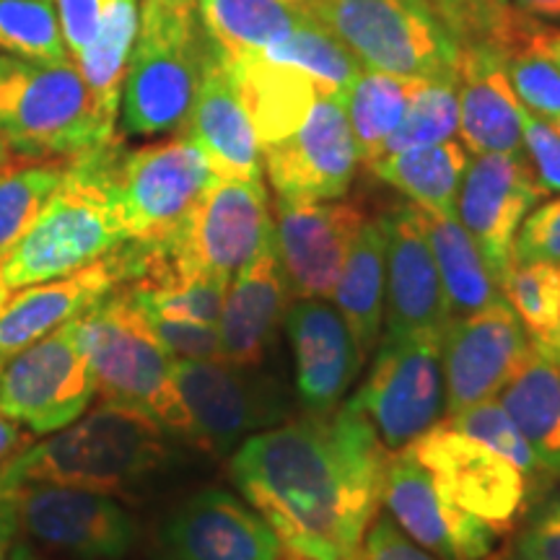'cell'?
I'll use <instances>...</instances> for the list:
<instances>
[{
    "instance_id": "cell-1",
    "label": "cell",
    "mask_w": 560,
    "mask_h": 560,
    "mask_svg": "<svg viewBox=\"0 0 560 560\" xmlns=\"http://www.w3.org/2000/svg\"><path fill=\"white\" fill-rule=\"evenodd\" d=\"M392 452L346 402L244 439L231 480L293 560H353L382 503Z\"/></svg>"
},
{
    "instance_id": "cell-2",
    "label": "cell",
    "mask_w": 560,
    "mask_h": 560,
    "mask_svg": "<svg viewBox=\"0 0 560 560\" xmlns=\"http://www.w3.org/2000/svg\"><path fill=\"white\" fill-rule=\"evenodd\" d=\"M122 140L68 159L66 174L37 221L0 262V285L13 293L26 285L70 276L128 244L112 192V164Z\"/></svg>"
},
{
    "instance_id": "cell-3",
    "label": "cell",
    "mask_w": 560,
    "mask_h": 560,
    "mask_svg": "<svg viewBox=\"0 0 560 560\" xmlns=\"http://www.w3.org/2000/svg\"><path fill=\"white\" fill-rule=\"evenodd\" d=\"M172 457L164 425L145 412L104 400L0 465V493L21 482H58L112 495L161 472Z\"/></svg>"
},
{
    "instance_id": "cell-4",
    "label": "cell",
    "mask_w": 560,
    "mask_h": 560,
    "mask_svg": "<svg viewBox=\"0 0 560 560\" xmlns=\"http://www.w3.org/2000/svg\"><path fill=\"white\" fill-rule=\"evenodd\" d=\"M208 37L195 0H140L138 37L122 83L120 125L130 138L182 132L198 91Z\"/></svg>"
},
{
    "instance_id": "cell-5",
    "label": "cell",
    "mask_w": 560,
    "mask_h": 560,
    "mask_svg": "<svg viewBox=\"0 0 560 560\" xmlns=\"http://www.w3.org/2000/svg\"><path fill=\"white\" fill-rule=\"evenodd\" d=\"M73 60L0 52V138L16 159L68 161L117 138Z\"/></svg>"
},
{
    "instance_id": "cell-6",
    "label": "cell",
    "mask_w": 560,
    "mask_h": 560,
    "mask_svg": "<svg viewBox=\"0 0 560 560\" xmlns=\"http://www.w3.org/2000/svg\"><path fill=\"white\" fill-rule=\"evenodd\" d=\"M75 338L104 400L145 412L170 433L190 439V418L174 384V359L128 291H112L81 314Z\"/></svg>"
},
{
    "instance_id": "cell-7",
    "label": "cell",
    "mask_w": 560,
    "mask_h": 560,
    "mask_svg": "<svg viewBox=\"0 0 560 560\" xmlns=\"http://www.w3.org/2000/svg\"><path fill=\"white\" fill-rule=\"evenodd\" d=\"M304 5L363 68L457 81L462 47L429 0H304Z\"/></svg>"
},
{
    "instance_id": "cell-8",
    "label": "cell",
    "mask_w": 560,
    "mask_h": 560,
    "mask_svg": "<svg viewBox=\"0 0 560 560\" xmlns=\"http://www.w3.org/2000/svg\"><path fill=\"white\" fill-rule=\"evenodd\" d=\"M348 405L369 420L392 454L436 429L446 412L439 335L382 340L374 366Z\"/></svg>"
},
{
    "instance_id": "cell-9",
    "label": "cell",
    "mask_w": 560,
    "mask_h": 560,
    "mask_svg": "<svg viewBox=\"0 0 560 560\" xmlns=\"http://www.w3.org/2000/svg\"><path fill=\"white\" fill-rule=\"evenodd\" d=\"M215 174L185 132L143 149L117 151L112 192L130 242L164 244Z\"/></svg>"
},
{
    "instance_id": "cell-10",
    "label": "cell",
    "mask_w": 560,
    "mask_h": 560,
    "mask_svg": "<svg viewBox=\"0 0 560 560\" xmlns=\"http://www.w3.org/2000/svg\"><path fill=\"white\" fill-rule=\"evenodd\" d=\"M0 509L13 532L79 560H120L138 540L132 516L100 490L21 482L0 493Z\"/></svg>"
},
{
    "instance_id": "cell-11",
    "label": "cell",
    "mask_w": 560,
    "mask_h": 560,
    "mask_svg": "<svg viewBox=\"0 0 560 560\" xmlns=\"http://www.w3.org/2000/svg\"><path fill=\"white\" fill-rule=\"evenodd\" d=\"M174 384L190 418V441L231 452L289 418V397L255 366L226 359H174Z\"/></svg>"
},
{
    "instance_id": "cell-12",
    "label": "cell",
    "mask_w": 560,
    "mask_h": 560,
    "mask_svg": "<svg viewBox=\"0 0 560 560\" xmlns=\"http://www.w3.org/2000/svg\"><path fill=\"white\" fill-rule=\"evenodd\" d=\"M94 395V374L75 338V319L0 359V412L39 436L79 420Z\"/></svg>"
},
{
    "instance_id": "cell-13",
    "label": "cell",
    "mask_w": 560,
    "mask_h": 560,
    "mask_svg": "<svg viewBox=\"0 0 560 560\" xmlns=\"http://www.w3.org/2000/svg\"><path fill=\"white\" fill-rule=\"evenodd\" d=\"M272 231L262 182L213 177L177 231L159 244L182 270L231 278Z\"/></svg>"
},
{
    "instance_id": "cell-14",
    "label": "cell",
    "mask_w": 560,
    "mask_h": 560,
    "mask_svg": "<svg viewBox=\"0 0 560 560\" xmlns=\"http://www.w3.org/2000/svg\"><path fill=\"white\" fill-rule=\"evenodd\" d=\"M408 450L444 499L490 529L503 532L520 520L529 490L527 478L501 454L452 431L446 423L423 433Z\"/></svg>"
},
{
    "instance_id": "cell-15",
    "label": "cell",
    "mask_w": 560,
    "mask_h": 560,
    "mask_svg": "<svg viewBox=\"0 0 560 560\" xmlns=\"http://www.w3.org/2000/svg\"><path fill=\"white\" fill-rule=\"evenodd\" d=\"M529 353L532 340L506 301L450 319L441 335L446 412L499 397Z\"/></svg>"
},
{
    "instance_id": "cell-16",
    "label": "cell",
    "mask_w": 560,
    "mask_h": 560,
    "mask_svg": "<svg viewBox=\"0 0 560 560\" xmlns=\"http://www.w3.org/2000/svg\"><path fill=\"white\" fill-rule=\"evenodd\" d=\"M355 166L359 151L340 96H319L296 132L262 145V170L283 200H340Z\"/></svg>"
},
{
    "instance_id": "cell-17",
    "label": "cell",
    "mask_w": 560,
    "mask_h": 560,
    "mask_svg": "<svg viewBox=\"0 0 560 560\" xmlns=\"http://www.w3.org/2000/svg\"><path fill=\"white\" fill-rule=\"evenodd\" d=\"M542 195L527 153H470L457 195V219L499 280L511 262L516 231L540 206Z\"/></svg>"
},
{
    "instance_id": "cell-18",
    "label": "cell",
    "mask_w": 560,
    "mask_h": 560,
    "mask_svg": "<svg viewBox=\"0 0 560 560\" xmlns=\"http://www.w3.org/2000/svg\"><path fill=\"white\" fill-rule=\"evenodd\" d=\"M382 503L412 542L441 560H488L493 552L499 532L444 499L410 450L389 457Z\"/></svg>"
},
{
    "instance_id": "cell-19",
    "label": "cell",
    "mask_w": 560,
    "mask_h": 560,
    "mask_svg": "<svg viewBox=\"0 0 560 560\" xmlns=\"http://www.w3.org/2000/svg\"><path fill=\"white\" fill-rule=\"evenodd\" d=\"M366 215L342 200H276V247L299 299H332L350 244Z\"/></svg>"
},
{
    "instance_id": "cell-20",
    "label": "cell",
    "mask_w": 560,
    "mask_h": 560,
    "mask_svg": "<svg viewBox=\"0 0 560 560\" xmlns=\"http://www.w3.org/2000/svg\"><path fill=\"white\" fill-rule=\"evenodd\" d=\"M170 560H283V545L249 503L221 488L179 503L161 527Z\"/></svg>"
},
{
    "instance_id": "cell-21",
    "label": "cell",
    "mask_w": 560,
    "mask_h": 560,
    "mask_svg": "<svg viewBox=\"0 0 560 560\" xmlns=\"http://www.w3.org/2000/svg\"><path fill=\"white\" fill-rule=\"evenodd\" d=\"M130 278L132 252L128 242L70 276L13 291L0 306V359L45 338L66 322L79 319L112 291L130 283Z\"/></svg>"
},
{
    "instance_id": "cell-22",
    "label": "cell",
    "mask_w": 560,
    "mask_h": 560,
    "mask_svg": "<svg viewBox=\"0 0 560 560\" xmlns=\"http://www.w3.org/2000/svg\"><path fill=\"white\" fill-rule=\"evenodd\" d=\"M387 219V293H384V338L444 335L452 314L446 304L429 240L416 206L395 208Z\"/></svg>"
},
{
    "instance_id": "cell-23",
    "label": "cell",
    "mask_w": 560,
    "mask_h": 560,
    "mask_svg": "<svg viewBox=\"0 0 560 560\" xmlns=\"http://www.w3.org/2000/svg\"><path fill=\"white\" fill-rule=\"evenodd\" d=\"M283 322L296 361L301 405L310 416L338 410L363 363L346 319L325 299H296L285 310Z\"/></svg>"
},
{
    "instance_id": "cell-24",
    "label": "cell",
    "mask_w": 560,
    "mask_h": 560,
    "mask_svg": "<svg viewBox=\"0 0 560 560\" xmlns=\"http://www.w3.org/2000/svg\"><path fill=\"white\" fill-rule=\"evenodd\" d=\"M182 132L202 151L215 177L262 182V145L226 62L210 39L190 117Z\"/></svg>"
},
{
    "instance_id": "cell-25",
    "label": "cell",
    "mask_w": 560,
    "mask_h": 560,
    "mask_svg": "<svg viewBox=\"0 0 560 560\" xmlns=\"http://www.w3.org/2000/svg\"><path fill=\"white\" fill-rule=\"evenodd\" d=\"M289 278L276 247V226L229 280L219 317L221 359L257 366L289 310Z\"/></svg>"
},
{
    "instance_id": "cell-26",
    "label": "cell",
    "mask_w": 560,
    "mask_h": 560,
    "mask_svg": "<svg viewBox=\"0 0 560 560\" xmlns=\"http://www.w3.org/2000/svg\"><path fill=\"white\" fill-rule=\"evenodd\" d=\"M457 102V136L467 151L524 153L522 104L511 89L506 55L493 47H462Z\"/></svg>"
},
{
    "instance_id": "cell-27",
    "label": "cell",
    "mask_w": 560,
    "mask_h": 560,
    "mask_svg": "<svg viewBox=\"0 0 560 560\" xmlns=\"http://www.w3.org/2000/svg\"><path fill=\"white\" fill-rule=\"evenodd\" d=\"M221 58L226 62L260 145L278 143L296 132L322 96L310 75L283 62H272L260 52L221 55Z\"/></svg>"
},
{
    "instance_id": "cell-28",
    "label": "cell",
    "mask_w": 560,
    "mask_h": 560,
    "mask_svg": "<svg viewBox=\"0 0 560 560\" xmlns=\"http://www.w3.org/2000/svg\"><path fill=\"white\" fill-rule=\"evenodd\" d=\"M384 293H387V219H366L342 265L335 304L346 319L361 355L366 359L382 338Z\"/></svg>"
},
{
    "instance_id": "cell-29",
    "label": "cell",
    "mask_w": 560,
    "mask_h": 560,
    "mask_svg": "<svg viewBox=\"0 0 560 560\" xmlns=\"http://www.w3.org/2000/svg\"><path fill=\"white\" fill-rule=\"evenodd\" d=\"M416 213L429 240L452 319L467 317L503 301L499 278L488 268L486 257L459 223L457 213H439L418 206Z\"/></svg>"
},
{
    "instance_id": "cell-30",
    "label": "cell",
    "mask_w": 560,
    "mask_h": 560,
    "mask_svg": "<svg viewBox=\"0 0 560 560\" xmlns=\"http://www.w3.org/2000/svg\"><path fill=\"white\" fill-rule=\"evenodd\" d=\"M499 400L520 425L548 478H560V369L532 348Z\"/></svg>"
},
{
    "instance_id": "cell-31",
    "label": "cell",
    "mask_w": 560,
    "mask_h": 560,
    "mask_svg": "<svg viewBox=\"0 0 560 560\" xmlns=\"http://www.w3.org/2000/svg\"><path fill=\"white\" fill-rule=\"evenodd\" d=\"M467 161L470 151L462 145V140L452 138L444 143L387 153L369 164V170L410 198L412 206L457 213V195Z\"/></svg>"
},
{
    "instance_id": "cell-32",
    "label": "cell",
    "mask_w": 560,
    "mask_h": 560,
    "mask_svg": "<svg viewBox=\"0 0 560 560\" xmlns=\"http://www.w3.org/2000/svg\"><path fill=\"white\" fill-rule=\"evenodd\" d=\"M206 37L221 55L262 52L310 11L304 0H195Z\"/></svg>"
},
{
    "instance_id": "cell-33",
    "label": "cell",
    "mask_w": 560,
    "mask_h": 560,
    "mask_svg": "<svg viewBox=\"0 0 560 560\" xmlns=\"http://www.w3.org/2000/svg\"><path fill=\"white\" fill-rule=\"evenodd\" d=\"M138 24L140 0H109L94 39L73 60L94 96L96 112L109 128H117V120H120L122 83L138 37Z\"/></svg>"
},
{
    "instance_id": "cell-34",
    "label": "cell",
    "mask_w": 560,
    "mask_h": 560,
    "mask_svg": "<svg viewBox=\"0 0 560 560\" xmlns=\"http://www.w3.org/2000/svg\"><path fill=\"white\" fill-rule=\"evenodd\" d=\"M423 81L429 79H408V75L363 68L353 83L342 91L340 102L350 132H353L359 161L369 166L382 159L384 145L392 132L400 128L405 112Z\"/></svg>"
},
{
    "instance_id": "cell-35",
    "label": "cell",
    "mask_w": 560,
    "mask_h": 560,
    "mask_svg": "<svg viewBox=\"0 0 560 560\" xmlns=\"http://www.w3.org/2000/svg\"><path fill=\"white\" fill-rule=\"evenodd\" d=\"M260 55L272 62L299 68L317 83L322 96H342V91L363 70L359 58L312 13Z\"/></svg>"
},
{
    "instance_id": "cell-36",
    "label": "cell",
    "mask_w": 560,
    "mask_h": 560,
    "mask_svg": "<svg viewBox=\"0 0 560 560\" xmlns=\"http://www.w3.org/2000/svg\"><path fill=\"white\" fill-rule=\"evenodd\" d=\"M429 3L459 47H493L509 55L527 45L542 30V24L516 11L511 0H429Z\"/></svg>"
},
{
    "instance_id": "cell-37",
    "label": "cell",
    "mask_w": 560,
    "mask_h": 560,
    "mask_svg": "<svg viewBox=\"0 0 560 560\" xmlns=\"http://www.w3.org/2000/svg\"><path fill=\"white\" fill-rule=\"evenodd\" d=\"M68 161L19 159L0 170V262L30 231L66 174Z\"/></svg>"
},
{
    "instance_id": "cell-38",
    "label": "cell",
    "mask_w": 560,
    "mask_h": 560,
    "mask_svg": "<svg viewBox=\"0 0 560 560\" xmlns=\"http://www.w3.org/2000/svg\"><path fill=\"white\" fill-rule=\"evenodd\" d=\"M501 296L522 322L532 348L548 346L560 314V262H509Z\"/></svg>"
},
{
    "instance_id": "cell-39",
    "label": "cell",
    "mask_w": 560,
    "mask_h": 560,
    "mask_svg": "<svg viewBox=\"0 0 560 560\" xmlns=\"http://www.w3.org/2000/svg\"><path fill=\"white\" fill-rule=\"evenodd\" d=\"M0 52L26 60H73L52 0H0Z\"/></svg>"
},
{
    "instance_id": "cell-40",
    "label": "cell",
    "mask_w": 560,
    "mask_h": 560,
    "mask_svg": "<svg viewBox=\"0 0 560 560\" xmlns=\"http://www.w3.org/2000/svg\"><path fill=\"white\" fill-rule=\"evenodd\" d=\"M459 130V102L457 81H423L405 112L400 128L392 132L382 156L400 153L420 145L444 143L457 138Z\"/></svg>"
},
{
    "instance_id": "cell-41",
    "label": "cell",
    "mask_w": 560,
    "mask_h": 560,
    "mask_svg": "<svg viewBox=\"0 0 560 560\" xmlns=\"http://www.w3.org/2000/svg\"><path fill=\"white\" fill-rule=\"evenodd\" d=\"M446 425H450L452 431L462 433V436L488 446L490 452L501 454V457L509 459L516 470H522L527 480L548 478L540 459L535 457V452H532V446L527 444V439H524L520 425L511 420L499 397L454 412V416L446 420Z\"/></svg>"
},
{
    "instance_id": "cell-42",
    "label": "cell",
    "mask_w": 560,
    "mask_h": 560,
    "mask_svg": "<svg viewBox=\"0 0 560 560\" xmlns=\"http://www.w3.org/2000/svg\"><path fill=\"white\" fill-rule=\"evenodd\" d=\"M506 73L516 100L542 120L560 117V68L532 37L506 55Z\"/></svg>"
},
{
    "instance_id": "cell-43",
    "label": "cell",
    "mask_w": 560,
    "mask_h": 560,
    "mask_svg": "<svg viewBox=\"0 0 560 560\" xmlns=\"http://www.w3.org/2000/svg\"><path fill=\"white\" fill-rule=\"evenodd\" d=\"M514 262H560V198L540 202L516 231Z\"/></svg>"
},
{
    "instance_id": "cell-44",
    "label": "cell",
    "mask_w": 560,
    "mask_h": 560,
    "mask_svg": "<svg viewBox=\"0 0 560 560\" xmlns=\"http://www.w3.org/2000/svg\"><path fill=\"white\" fill-rule=\"evenodd\" d=\"M161 346L170 350L172 359H221L219 327L202 325V322L161 317V314H145Z\"/></svg>"
},
{
    "instance_id": "cell-45",
    "label": "cell",
    "mask_w": 560,
    "mask_h": 560,
    "mask_svg": "<svg viewBox=\"0 0 560 560\" xmlns=\"http://www.w3.org/2000/svg\"><path fill=\"white\" fill-rule=\"evenodd\" d=\"M522 138L524 153L545 195H560V132L552 128L550 120H542L535 112L522 107Z\"/></svg>"
},
{
    "instance_id": "cell-46",
    "label": "cell",
    "mask_w": 560,
    "mask_h": 560,
    "mask_svg": "<svg viewBox=\"0 0 560 560\" xmlns=\"http://www.w3.org/2000/svg\"><path fill=\"white\" fill-rule=\"evenodd\" d=\"M514 552L520 560H560V495L532 511Z\"/></svg>"
},
{
    "instance_id": "cell-47",
    "label": "cell",
    "mask_w": 560,
    "mask_h": 560,
    "mask_svg": "<svg viewBox=\"0 0 560 560\" xmlns=\"http://www.w3.org/2000/svg\"><path fill=\"white\" fill-rule=\"evenodd\" d=\"M353 560H439L429 550L412 542L405 532L392 522V516H380L369 524L366 535Z\"/></svg>"
},
{
    "instance_id": "cell-48",
    "label": "cell",
    "mask_w": 560,
    "mask_h": 560,
    "mask_svg": "<svg viewBox=\"0 0 560 560\" xmlns=\"http://www.w3.org/2000/svg\"><path fill=\"white\" fill-rule=\"evenodd\" d=\"M107 3L109 0H55L62 37H66L68 52L73 60L79 58V55L89 47V42L94 39Z\"/></svg>"
},
{
    "instance_id": "cell-49",
    "label": "cell",
    "mask_w": 560,
    "mask_h": 560,
    "mask_svg": "<svg viewBox=\"0 0 560 560\" xmlns=\"http://www.w3.org/2000/svg\"><path fill=\"white\" fill-rule=\"evenodd\" d=\"M30 441V433L21 429V423L5 416V412H0V465L19 457L26 446H32Z\"/></svg>"
},
{
    "instance_id": "cell-50",
    "label": "cell",
    "mask_w": 560,
    "mask_h": 560,
    "mask_svg": "<svg viewBox=\"0 0 560 560\" xmlns=\"http://www.w3.org/2000/svg\"><path fill=\"white\" fill-rule=\"evenodd\" d=\"M511 5L537 24H560V0H511Z\"/></svg>"
},
{
    "instance_id": "cell-51",
    "label": "cell",
    "mask_w": 560,
    "mask_h": 560,
    "mask_svg": "<svg viewBox=\"0 0 560 560\" xmlns=\"http://www.w3.org/2000/svg\"><path fill=\"white\" fill-rule=\"evenodd\" d=\"M535 42L558 62L560 68V30H548V26H542V30L535 34Z\"/></svg>"
},
{
    "instance_id": "cell-52",
    "label": "cell",
    "mask_w": 560,
    "mask_h": 560,
    "mask_svg": "<svg viewBox=\"0 0 560 560\" xmlns=\"http://www.w3.org/2000/svg\"><path fill=\"white\" fill-rule=\"evenodd\" d=\"M535 350H537V353H540V355H545V359H548L550 363H556V366L560 369V314H558V327H556V335H552L548 346L535 348Z\"/></svg>"
},
{
    "instance_id": "cell-53",
    "label": "cell",
    "mask_w": 560,
    "mask_h": 560,
    "mask_svg": "<svg viewBox=\"0 0 560 560\" xmlns=\"http://www.w3.org/2000/svg\"><path fill=\"white\" fill-rule=\"evenodd\" d=\"M13 529L9 520H5L3 509H0V560H9V545H11Z\"/></svg>"
},
{
    "instance_id": "cell-54",
    "label": "cell",
    "mask_w": 560,
    "mask_h": 560,
    "mask_svg": "<svg viewBox=\"0 0 560 560\" xmlns=\"http://www.w3.org/2000/svg\"><path fill=\"white\" fill-rule=\"evenodd\" d=\"M9 560H39V558L34 556V550L30 548V545H13V548L9 550Z\"/></svg>"
},
{
    "instance_id": "cell-55",
    "label": "cell",
    "mask_w": 560,
    "mask_h": 560,
    "mask_svg": "<svg viewBox=\"0 0 560 560\" xmlns=\"http://www.w3.org/2000/svg\"><path fill=\"white\" fill-rule=\"evenodd\" d=\"M13 161V153L9 151V145L3 143V138H0V170H3L5 164H11Z\"/></svg>"
},
{
    "instance_id": "cell-56",
    "label": "cell",
    "mask_w": 560,
    "mask_h": 560,
    "mask_svg": "<svg viewBox=\"0 0 560 560\" xmlns=\"http://www.w3.org/2000/svg\"><path fill=\"white\" fill-rule=\"evenodd\" d=\"M493 560H520V558H516V552H514V550H509V552H503V556L493 558Z\"/></svg>"
},
{
    "instance_id": "cell-57",
    "label": "cell",
    "mask_w": 560,
    "mask_h": 560,
    "mask_svg": "<svg viewBox=\"0 0 560 560\" xmlns=\"http://www.w3.org/2000/svg\"><path fill=\"white\" fill-rule=\"evenodd\" d=\"M9 296H11V293H9V291H5V289H3V285H0V306H3V304H5V299H9Z\"/></svg>"
},
{
    "instance_id": "cell-58",
    "label": "cell",
    "mask_w": 560,
    "mask_h": 560,
    "mask_svg": "<svg viewBox=\"0 0 560 560\" xmlns=\"http://www.w3.org/2000/svg\"><path fill=\"white\" fill-rule=\"evenodd\" d=\"M552 122V128H556L558 132H560V117H558V120H550Z\"/></svg>"
}]
</instances>
